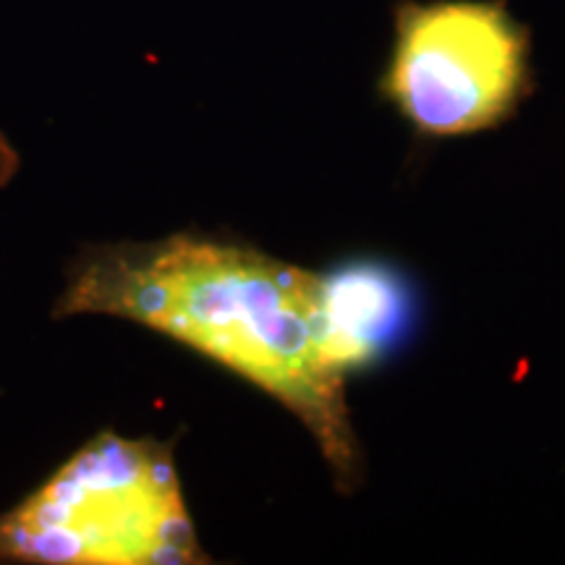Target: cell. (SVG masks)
I'll use <instances>...</instances> for the list:
<instances>
[{"mask_svg": "<svg viewBox=\"0 0 565 565\" xmlns=\"http://www.w3.org/2000/svg\"><path fill=\"white\" fill-rule=\"evenodd\" d=\"M19 171V152L13 150L11 141L0 134V186H6Z\"/></svg>", "mask_w": 565, "mask_h": 565, "instance_id": "obj_5", "label": "cell"}, {"mask_svg": "<svg viewBox=\"0 0 565 565\" xmlns=\"http://www.w3.org/2000/svg\"><path fill=\"white\" fill-rule=\"evenodd\" d=\"M320 343L338 374L359 370L401 335L408 294L398 273L380 263H353L320 275Z\"/></svg>", "mask_w": 565, "mask_h": 565, "instance_id": "obj_4", "label": "cell"}, {"mask_svg": "<svg viewBox=\"0 0 565 565\" xmlns=\"http://www.w3.org/2000/svg\"><path fill=\"white\" fill-rule=\"evenodd\" d=\"M529 38L500 3H406L385 95L429 137L482 131L526 92Z\"/></svg>", "mask_w": 565, "mask_h": 565, "instance_id": "obj_3", "label": "cell"}, {"mask_svg": "<svg viewBox=\"0 0 565 565\" xmlns=\"http://www.w3.org/2000/svg\"><path fill=\"white\" fill-rule=\"evenodd\" d=\"M317 291V275L249 246L171 236L84 252L55 315L121 317L215 359L291 408L345 479L356 448L343 374L322 353Z\"/></svg>", "mask_w": 565, "mask_h": 565, "instance_id": "obj_1", "label": "cell"}, {"mask_svg": "<svg viewBox=\"0 0 565 565\" xmlns=\"http://www.w3.org/2000/svg\"><path fill=\"white\" fill-rule=\"evenodd\" d=\"M0 561L183 565L204 557L171 450L100 433L0 515Z\"/></svg>", "mask_w": 565, "mask_h": 565, "instance_id": "obj_2", "label": "cell"}]
</instances>
